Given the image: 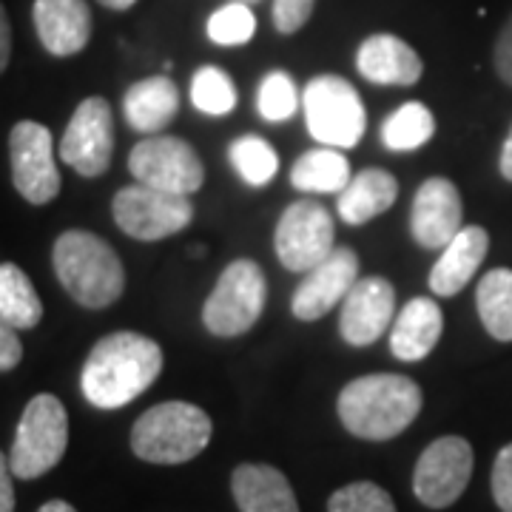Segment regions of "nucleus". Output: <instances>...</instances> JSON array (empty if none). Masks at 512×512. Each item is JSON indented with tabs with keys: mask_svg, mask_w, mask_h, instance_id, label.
Listing matches in <instances>:
<instances>
[{
	"mask_svg": "<svg viewBox=\"0 0 512 512\" xmlns=\"http://www.w3.org/2000/svg\"><path fill=\"white\" fill-rule=\"evenodd\" d=\"M399 197V183L384 168H365L350 177L348 188L339 194L336 211L348 225H365L384 214Z\"/></svg>",
	"mask_w": 512,
	"mask_h": 512,
	"instance_id": "nucleus-23",
	"label": "nucleus"
},
{
	"mask_svg": "<svg viewBox=\"0 0 512 512\" xmlns=\"http://www.w3.org/2000/svg\"><path fill=\"white\" fill-rule=\"evenodd\" d=\"M473 476V447L461 436H441L419 456L413 493L424 507L444 510L456 504Z\"/></svg>",
	"mask_w": 512,
	"mask_h": 512,
	"instance_id": "nucleus-13",
	"label": "nucleus"
},
{
	"mask_svg": "<svg viewBox=\"0 0 512 512\" xmlns=\"http://www.w3.org/2000/svg\"><path fill=\"white\" fill-rule=\"evenodd\" d=\"M9 57H12V26L6 18V9L0 6V74L6 72Z\"/></svg>",
	"mask_w": 512,
	"mask_h": 512,
	"instance_id": "nucleus-38",
	"label": "nucleus"
},
{
	"mask_svg": "<svg viewBox=\"0 0 512 512\" xmlns=\"http://www.w3.org/2000/svg\"><path fill=\"white\" fill-rule=\"evenodd\" d=\"M37 512H77V510H74L69 501H60V498H57V501H46V504H43Z\"/></svg>",
	"mask_w": 512,
	"mask_h": 512,
	"instance_id": "nucleus-40",
	"label": "nucleus"
},
{
	"mask_svg": "<svg viewBox=\"0 0 512 512\" xmlns=\"http://www.w3.org/2000/svg\"><path fill=\"white\" fill-rule=\"evenodd\" d=\"M228 157H231V165L237 168L239 177L248 185H254V188L271 183L276 171H279V154L268 140H262L256 134L237 137L228 146Z\"/></svg>",
	"mask_w": 512,
	"mask_h": 512,
	"instance_id": "nucleus-28",
	"label": "nucleus"
},
{
	"mask_svg": "<svg viewBox=\"0 0 512 512\" xmlns=\"http://www.w3.org/2000/svg\"><path fill=\"white\" fill-rule=\"evenodd\" d=\"M495 72L507 86H512V18L504 23L501 35L495 40Z\"/></svg>",
	"mask_w": 512,
	"mask_h": 512,
	"instance_id": "nucleus-36",
	"label": "nucleus"
},
{
	"mask_svg": "<svg viewBox=\"0 0 512 512\" xmlns=\"http://www.w3.org/2000/svg\"><path fill=\"white\" fill-rule=\"evenodd\" d=\"M180 109V89L171 77H146L137 80L123 97L126 123L140 134L163 131Z\"/></svg>",
	"mask_w": 512,
	"mask_h": 512,
	"instance_id": "nucleus-22",
	"label": "nucleus"
},
{
	"mask_svg": "<svg viewBox=\"0 0 512 512\" xmlns=\"http://www.w3.org/2000/svg\"><path fill=\"white\" fill-rule=\"evenodd\" d=\"M57 154L80 177H103L109 171L114 157V114L106 97H86L74 109Z\"/></svg>",
	"mask_w": 512,
	"mask_h": 512,
	"instance_id": "nucleus-12",
	"label": "nucleus"
},
{
	"mask_svg": "<svg viewBox=\"0 0 512 512\" xmlns=\"http://www.w3.org/2000/svg\"><path fill=\"white\" fill-rule=\"evenodd\" d=\"M436 134V117L419 100H410L393 111L382 126V143L390 151H416Z\"/></svg>",
	"mask_w": 512,
	"mask_h": 512,
	"instance_id": "nucleus-27",
	"label": "nucleus"
},
{
	"mask_svg": "<svg viewBox=\"0 0 512 512\" xmlns=\"http://www.w3.org/2000/svg\"><path fill=\"white\" fill-rule=\"evenodd\" d=\"M163 373V348L143 333H109L89 353L80 387L100 410H117L146 393Z\"/></svg>",
	"mask_w": 512,
	"mask_h": 512,
	"instance_id": "nucleus-1",
	"label": "nucleus"
},
{
	"mask_svg": "<svg viewBox=\"0 0 512 512\" xmlns=\"http://www.w3.org/2000/svg\"><path fill=\"white\" fill-rule=\"evenodd\" d=\"M441 330L444 316L439 305L427 296H416L399 311L390 328V353L399 362H421L439 345Z\"/></svg>",
	"mask_w": 512,
	"mask_h": 512,
	"instance_id": "nucleus-20",
	"label": "nucleus"
},
{
	"mask_svg": "<svg viewBox=\"0 0 512 512\" xmlns=\"http://www.w3.org/2000/svg\"><path fill=\"white\" fill-rule=\"evenodd\" d=\"M97 3H103L106 9H114V12H126L137 0H97Z\"/></svg>",
	"mask_w": 512,
	"mask_h": 512,
	"instance_id": "nucleus-41",
	"label": "nucleus"
},
{
	"mask_svg": "<svg viewBox=\"0 0 512 512\" xmlns=\"http://www.w3.org/2000/svg\"><path fill=\"white\" fill-rule=\"evenodd\" d=\"M328 512H396V504L379 484L353 481L330 495Z\"/></svg>",
	"mask_w": 512,
	"mask_h": 512,
	"instance_id": "nucleus-32",
	"label": "nucleus"
},
{
	"mask_svg": "<svg viewBox=\"0 0 512 512\" xmlns=\"http://www.w3.org/2000/svg\"><path fill=\"white\" fill-rule=\"evenodd\" d=\"M359 74L379 86H413L419 83L424 63L419 52L396 35H370L356 55Z\"/></svg>",
	"mask_w": 512,
	"mask_h": 512,
	"instance_id": "nucleus-18",
	"label": "nucleus"
},
{
	"mask_svg": "<svg viewBox=\"0 0 512 512\" xmlns=\"http://www.w3.org/2000/svg\"><path fill=\"white\" fill-rule=\"evenodd\" d=\"M348 157L336 148H313L305 151L291 171L293 188L305 194H342L350 183Z\"/></svg>",
	"mask_w": 512,
	"mask_h": 512,
	"instance_id": "nucleus-24",
	"label": "nucleus"
},
{
	"mask_svg": "<svg viewBox=\"0 0 512 512\" xmlns=\"http://www.w3.org/2000/svg\"><path fill=\"white\" fill-rule=\"evenodd\" d=\"M501 174H504V180L512 183V128L504 140V148H501Z\"/></svg>",
	"mask_w": 512,
	"mask_h": 512,
	"instance_id": "nucleus-39",
	"label": "nucleus"
},
{
	"mask_svg": "<svg viewBox=\"0 0 512 512\" xmlns=\"http://www.w3.org/2000/svg\"><path fill=\"white\" fill-rule=\"evenodd\" d=\"M302 111L311 137L322 146L353 148L365 134L367 114L362 97L345 77H313L302 92Z\"/></svg>",
	"mask_w": 512,
	"mask_h": 512,
	"instance_id": "nucleus-6",
	"label": "nucleus"
},
{
	"mask_svg": "<svg viewBox=\"0 0 512 512\" xmlns=\"http://www.w3.org/2000/svg\"><path fill=\"white\" fill-rule=\"evenodd\" d=\"M214 424L188 402H163L146 410L131 427V450L148 464H185L208 447Z\"/></svg>",
	"mask_w": 512,
	"mask_h": 512,
	"instance_id": "nucleus-4",
	"label": "nucleus"
},
{
	"mask_svg": "<svg viewBox=\"0 0 512 512\" xmlns=\"http://www.w3.org/2000/svg\"><path fill=\"white\" fill-rule=\"evenodd\" d=\"M359 279V256L350 248H333L328 259H322L316 268H311L305 279L296 285L291 299V311L302 322H316L328 316L336 305L356 285Z\"/></svg>",
	"mask_w": 512,
	"mask_h": 512,
	"instance_id": "nucleus-14",
	"label": "nucleus"
},
{
	"mask_svg": "<svg viewBox=\"0 0 512 512\" xmlns=\"http://www.w3.org/2000/svg\"><path fill=\"white\" fill-rule=\"evenodd\" d=\"M268 299V282L254 259L231 262L202 305V325L214 336H242L259 322Z\"/></svg>",
	"mask_w": 512,
	"mask_h": 512,
	"instance_id": "nucleus-7",
	"label": "nucleus"
},
{
	"mask_svg": "<svg viewBox=\"0 0 512 512\" xmlns=\"http://www.w3.org/2000/svg\"><path fill=\"white\" fill-rule=\"evenodd\" d=\"M32 20L49 55L72 57L92 40V9L86 0H35Z\"/></svg>",
	"mask_w": 512,
	"mask_h": 512,
	"instance_id": "nucleus-17",
	"label": "nucleus"
},
{
	"mask_svg": "<svg viewBox=\"0 0 512 512\" xmlns=\"http://www.w3.org/2000/svg\"><path fill=\"white\" fill-rule=\"evenodd\" d=\"M0 319L15 330H32L43 319V302L35 285L15 262L0 265Z\"/></svg>",
	"mask_w": 512,
	"mask_h": 512,
	"instance_id": "nucleus-25",
	"label": "nucleus"
},
{
	"mask_svg": "<svg viewBox=\"0 0 512 512\" xmlns=\"http://www.w3.org/2000/svg\"><path fill=\"white\" fill-rule=\"evenodd\" d=\"M191 103L211 117H222L237 109V86L217 66H202L191 80Z\"/></svg>",
	"mask_w": 512,
	"mask_h": 512,
	"instance_id": "nucleus-29",
	"label": "nucleus"
},
{
	"mask_svg": "<svg viewBox=\"0 0 512 512\" xmlns=\"http://www.w3.org/2000/svg\"><path fill=\"white\" fill-rule=\"evenodd\" d=\"M421 387L402 373L359 376L339 393V419L356 439L390 441L419 419Z\"/></svg>",
	"mask_w": 512,
	"mask_h": 512,
	"instance_id": "nucleus-2",
	"label": "nucleus"
},
{
	"mask_svg": "<svg viewBox=\"0 0 512 512\" xmlns=\"http://www.w3.org/2000/svg\"><path fill=\"white\" fill-rule=\"evenodd\" d=\"M333 217L313 200H299L285 208L274 234L279 262L293 274H308L322 259L333 254Z\"/></svg>",
	"mask_w": 512,
	"mask_h": 512,
	"instance_id": "nucleus-10",
	"label": "nucleus"
},
{
	"mask_svg": "<svg viewBox=\"0 0 512 512\" xmlns=\"http://www.w3.org/2000/svg\"><path fill=\"white\" fill-rule=\"evenodd\" d=\"M393 313H396V291L384 276L356 279V285L342 299V313H339L342 339L353 348L373 345L390 328Z\"/></svg>",
	"mask_w": 512,
	"mask_h": 512,
	"instance_id": "nucleus-15",
	"label": "nucleus"
},
{
	"mask_svg": "<svg viewBox=\"0 0 512 512\" xmlns=\"http://www.w3.org/2000/svg\"><path fill=\"white\" fill-rule=\"evenodd\" d=\"M490 251V234L481 225H467L441 248L439 262L430 271V291L436 296H456L470 285Z\"/></svg>",
	"mask_w": 512,
	"mask_h": 512,
	"instance_id": "nucleus-19",
	"label": "nucleus"
},
{
	"mask_svg": "<svg viewBox=\"0 0 512 512\" xmlns=\"http://www.w3.org/2000/svg\"><path fill=\"white\" fill-rule=\"evenodd\" d=\"M239 3H248L251 6V3H259V0H239Z\"/></svg>",
	"mask_w": 512,
	"mask_h": 512,
	"instance_id": "nucleus-42",
	"label": "nucleus"
},
{
	"mask_svg": "<svg viewBox=\"0 0 512 512\" xmlns=\"http://www.w3.org/2000/svg\"><path fill=\"white\" fill-rule=\"evenodd\" d=\"M20 359H23V345H20L18 330L0 319V373L15 370Z\"/></svg>",
	"mask_w": 512,
	"mask_h": 512,
	"instance_id": "nucleus-35",
	"label": "nucleus"
},
{
	"mask_svg": "<svg viewBox=\"0 0 512 512\" xmlns=\"http://www.w3.org/2000/svg\"><path fill=\"white\" fill-rule=\"evenodd\" d=\"M9 163H12V183L26 202L49 205L60 194L55 140H52V131L43 123L20 120L18 126L12 128Z\"/></svg>",
	"mask_w": 512,
	"mask_h": 512,
	"instance_id": "nucleus-11",
	"label": "nucleus"
},
{
	"mask_svg": "<svg viewBox=\"0 0 512 512\" xmlns=\"http://www.w3.org/2000/svg\"><path fill=\"white\" fill-rule=\"evenodd\" d=\"M316 0H274V26L282 35L299 32L313 15Z\"/></svg>",
	"mask_w": 512,
	"mask_h": 512,
	"instance_id": "nucleus-33",
	"label": "nucleus"
},
{
	"mask_svg": "<svg viewBox=\"0 0 512 512\" xmlns=\"http://www.w3.org/2000/svg\"><path fill=\"white\" fill-rule=\"evenodd\" d=\"M60 285L77 305L103 311L126 291V271L117 251L92 231H63L52 248Z\"/></svg>",
	"mask_w": 512,
	"mask_h": 512,
	"instance_id": "nucleus-3",
	"label": "nucleus"
},
{
	"mask_svg": "<svg viewBox=\"0 0 512 512\" xmlns=\"http://www.w3.org/2000/svg\"><path fill=\"white\" fill-rule=\"evenodd\" d=\"M256 109L262 114V120H268V123L291 120L296 109H299V94H296L291 74H265V80L259 83V92H256Z\"/></svg>",
	"mask_w": 512,
	"mask_h": 512,
	"instance_id": "nucleus-31",
	"label": "nucleus"
},
{
	"mask_svg": "<svg viewBox=\"0 0 512 512\" xmlns=\"http://www.w3.org/2000/svg\"><path fill=\"white\" fill-rule=\"evenodd\" d=\"M231 493L239 512H299L291 481L271 464H239Z\"/></svg>",
	"mask_w": 512,
	"mask_h": 512,
	"instance_id": "nucleus-21",
	"label": "nucleus"
},
{
	"mask_svg": "<svg viewBox=\"0 0 512 512\" xmlns=\"http://www.w3.org/2000/svg\"><path fill=\"white\" fill-rule=\"evenodd\" d=\"M208 37L217 46H242L256 35V15L248 3H228L220 6L211 18H208Z\"/></svg>",
	"mask_w": 512,
	"mask_h": 512,
	"instance_id": "nucleus-30",
	"label": "nucleus"
},
{
	"mask_svg": "<svg viewBox=\"0 0 512 512\" xmlns=\"http://www.w3.org/2000/svg\"><path fill=\"white\" fill-rule=\"evenodd\" d=\"M128 171L134 183L151 185L168 194H183V197L200 191L205 183V168L194 146L168 134L148 137L131 148Z\"/></svg>",
	"mask_w": 512,
	"mask_h": 512,
	"instance_id": "nucleus-9",
	"label": "nucleus"
},
{
	"mask_svg": "<svg viewBox=\"0 0 512 512\" xmlns=\"http://www.w3.org/2000/svg\"><path fill=\"white\" fill-rule=\"evenodd\" d=\"M493 498L501 512H512V444L501 447L493 464Z\"/></svg>",
	"mask_w": 512,
	"mask_h": 512,
	"instance_id": "nucleus-34",
	"label": "nucleus"
},
{
	"mask_svg": "<svg viewBox=\"0 0 512 512\" xmlns=\"http://www.w3.org/2000/svg\"><path fill=\"white\" fill-rule=\"evenodd\" d=\"M0 512H15V487H12V467L9 458L0 453Z\"/></svg>",
	"mask_w": 512,
	"mask_h": 512,
	"instance_id": "nucleus-37",
	"label": "nucleus"
},
{
	"mask_svg": "<svg viewBox=\"0 0 512 512\" xmlns=\"http://www.w3.org/2000/svg\"><path fill=\"white\" fill-rule=\"evenodd\" d=\"M481 325L498 342H512V271L493 268L481 276L476 288Z\"/></svg>",
	"mask_w": 512,
	"mask_h": 512,
	"instance_id": "nucleus-26",
	"label": "nucleus"
},
{
	"mask_svg": "<svg viewBox=\"0 0 512 512\" xmlns=\"http://www.w3.org/2000/svg\"><path fill=\"white\" fill-rule=\"evenodd\" d=\"M464 205L456 183L447 177H430L419 185L410 208V231L413 239L427 251H439L461 231Z\"/></svg>",
	"mask_w": 512,
	"mask_h": 512,
	"instance_id": "nucleus-16",
	"label": "nucleus"
},
{
	"mask_svg": "<svg viewBox=\"0 0 512 512\" xmlns=\"http://www.w3.org/2000/svg\"><path fill=\"white\" fill-rule=\"evenodd\" d=\"M117 228L140 242L174 237L194 220V205L183 194H168L151 185L134 183L120 188L111 202Z\"/></svg>",
	"mask_w": 512,
	"mask_h": 512,
	"instance_id": "nucleus-8",
	"label": "nucleus"
},
{
	"mask_svg": "<svg viewBox=\"0 0 512 512\" xmlns=\"http://www.w3.org/2000/svg\"><path fill=\"white\" fill-rule=\"evenodd\" d=\"M69 447V416L52 393H37L20 416L15 444L9 453L12 476L32 481L55 470Z\"/></svg>",
	"mask_w": 512,
	"mask_h": 512,
	"instance_id": "nucleus-5",
	"label": "nucleus"
}]
</instances>
